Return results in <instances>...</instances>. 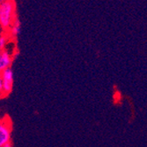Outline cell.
<instances>
[{"instance_id": "cell-1", "label": "cell", "mask_w": 147, "mask_h": 147, "mask_svg": "<svg viewBox=\"0 0 147 147\" xmlns=\"http://www.w3.org/2000/svg\"><path fill=\"white\" fill-rule=\"evenodd\" d=\"M17 17V6L14 0H8L0 5V28L2 32H7Z\"/></svg>"}, {"instance_id": "cell-2", "label": "cell", "mask_w": 147, "mask_h": 147, "mask_svg": "<svg viewBox=\"0 0 147 147\" xmlns=\"http://www.w3.org/2000/svg\"><path fill=\"white\" fill-rule=\"evenodd\" d=\"M12 123L8 116L0 118V147L11 143Z\"/></svg>"}, {"instance_id": "cell-3", "label": "cell", "mask_w": 147, "mask_h": 147, "mask_svg": "<svg viewBox=\"0 0 147 147\" xmlns=\"http://www.w3.org/2000/svg\"><path fill=\"white\" fill-rule=\"evenodd\" d=\"M2 79V97L8 96L12 91L13 88V81H14V74L11 68H8L3 71L1 73Z\"/></svg>"}, {"instance_id": "cell-4", "label": "cell", "mask_w": 147, "mask_h": 147, "mask_svg": "<svg viewBox=\"0 0 147 147\" xmlns=\"http://www.w3.org/2000/svg\"><path fill=\"white\" fill-rule=\"evenodd\" d=\"M12 62V53H11L7 48L0 50V73L8 68H11Z\"/></svg>"}, {"instance_id": "cell-5", "label": "cell", "mask_w": 147, "mask_h": 147, "mask_svg": "<svg viewBox=\"0 0 147 147\" xmlns=\"http://www.w3.org/2000/svg\"><path fill=\"white\" fill-rule=\"evenodd\" d=\"M20 30H21V23H20V19L17 17L14 20H13L9 30L6 33H7L10 40H15L18 37V35L20 34Z\"/></svg>"}, {"instance_id": "cell-6", "label": "cell", "mask_w": 147, "mask_h": 147, "mask_svg": "<svg viewBox=\"0 0 147 147\" xmlns=\"http://www.w3.org/2000/svg\"><path fill=\"white\" fill-rule=\"evenodd\" d=\"M9 36L6 32H2L0 34V50L6 49L9 42Z\"/></svg>"}, {"instance_id": "cell-7", "label": "cell", "mask_w": 147, "mask_h": 147, "mask_svg": "<svg viewBox=\"0 0 147 147\" xmlns=\"http://www.w3.org/2000/svg\"><path fill=\"white\" fill-rule=\"evenodd\" d=\"M2 94V79H1V75H0V96Z\"/></svg>"}, {"instance_id": "cell-8", "label": "cell", "mask_w": 147, "mask_h": 147, "mask_svg": "<svg viewBox=\"0 0 147 147\" xmlns=\"http://www.w3.org/2000/svg\"><path fill=\"white\" fill-rule=\"evenodd\" d=\"M3 147H12V145H11V143H8V144H5Z\"/></svg>"}, {"instance_id": "cell-9", "label": "cell", "mask_w": 147, "mask_h": 147, "mask_svg": "<svg viewBox=\"0 0 147 147\" xmlns=\"http://www.w3.org/2000/svg\"><path fill=\"white\" fill-rule=\"evenodd\" d=\"M7 1H8V0H0V5L5 3V2H7Z\"/></svg>"}]
</instances>
